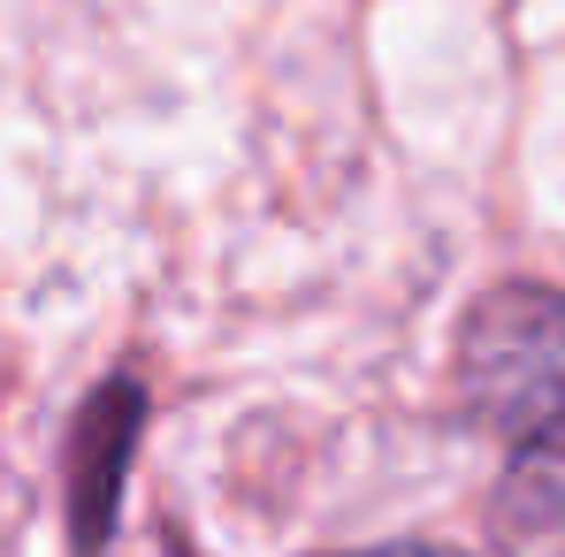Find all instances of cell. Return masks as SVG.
Here are the masks:
<instances>
[{
	"label": "cell",
	"instance_id": "6da1fadb",
	"mask_svg": "<svg viewBox=\"0 0 565 557\" xmlns=\"http://www.w3.org/2000/svg\"><path fill=\"white\" fill-rule=\"evenodd\" d=\"M459 389L512 451L565 459V290L504 282L459 329Z\"/></svg>",
	"mask_w": 565,
	"mask_h": 557
},
{
	"label": "cell",
	"instance_id": "7a4b0ae2",
	"mask_svg": "<svg viewBox=\"0 0 565 557\" xmlns=\"http://www.w3.org/2000/svg\"><path fill=\"white\" fill-rule=\"evenodd\" d=\"M130 436H138V389H107L93 413H85V436H77V473H70V504H77V543L99 550L107 519H115V481L130 459Z\"/></svg>",
	"mask_w": 565,
	"mask_h": 557
},
{
	"label": "cell",
	"instance_id": "3957f363",
	"mask_svg": "<svg viewBox=\"0 0 565 557\" xmlns=\"http://www.w3.org/2000/svg\"><path fill=\"white\" fill-rule=\"evenodd\" d=\"M352 557H467V550H436V543H390V550H352Z\"/></svg>",
	"mask_w": 565,
	"mask_h": 557
}]
</instances>
